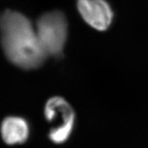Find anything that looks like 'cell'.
<instances>
[{
    "mask_svg": "<svg viewBox=\"0 0 148 148\" xmlns=\"http://www.w3.org/2000/svg\"><path fill=\"white\" fill-rule=\"evenodd\" d=\"M0 33L5 56L21 69H36L48 56L40 44L35 27L20 12L6 10L0 16Z\"/></svg>",
    "mask_w": 148,
    "mask_h": 148,
    "instance_id": "6da1fadb",
    "label": "cell"
},
{
    "mask_svg": "<svg viewBox=\"0 0 148 148\" xmlns=\"http://www.w3.org/2000/svg\"><path fill=\"white\" fill-rule=\"evenodd\" d=\"M35 29L47 56L60 57L67 36V23L64 14L60 11L45 13L37 20Z\"/></svg>",
    "mask_w": 148,
    "mask_h": 148,
    "instance_id": "7a4b0ae2",
    "label": "cell"
},
{
    "mask_svg": "<svg viewBox=\"0 0 148 148\" xmlns=\"http://www.w3.org/2000/svg\"><path fill=\"white\" fill-rule=\"evenodd\" d=\"M77 7L83 19L92 28L105 31L113 18V12L106 0H77Z\"/></svg>",
    "mask_w": 148,
    "mask_h": 148,
    "instance_id": "3957f363",
    "label": "cell"
},
{
    "mask_svg": "<svg viewBox=\"0 0 148 148\" xmlns=\"http://www.w3.org/2000/svg\"><path fill=\"white\" fill-rule=\"evenodd\" d=\"M44 114L48 122L53 123V127L75 125V114L73 108L64 98L55 96L47 101Z\"/></svg>",
    "mask_w": 148,
    "mask_h": 148,
    "instance_id": "277c9868",
    "label": "cell"
},
{
    "mask_svg": "<svg viewBox=\"0 0 148 148\" xmlns=\"http://www.w3.org/2000/svg\"><path fill=\"white\" fill-rule=\"evenodd\" d=\"M29 132L28 122L21 116H7L1 124V138L9 145L25 143L29 138Z\"/></svg>",
    "mask_w": 148,
    "mask_h": 148,
    "instance_id": "5b68a950",
    "label": "cell"
},
{
    "mask_svg": "<svg viewBox=\"0 0 148 148\" xmlns=\"http://www.w3.org/2000/svg\"><path fill=\"white\" fill-rule=\"evenodd\" d=\"M74 125H70L64 127L51 128L48 134V137L51 142L54 143H63L71 136Z\"/></svg>",
    "mask_w": 148,
    "mask_h": 148,
    "instance_id": "8992f818",
    "label": "cell"
}]
</instances>
